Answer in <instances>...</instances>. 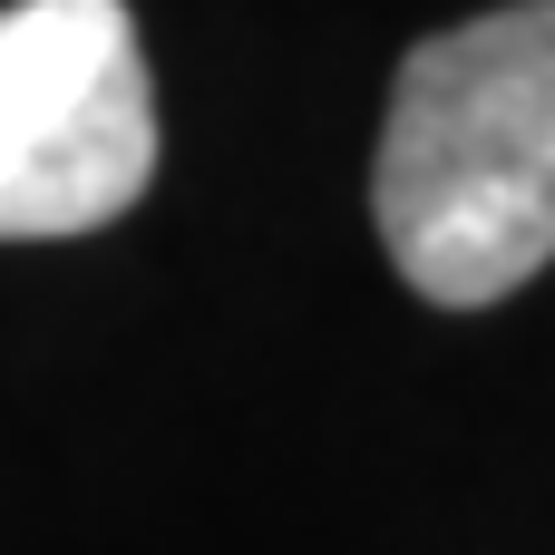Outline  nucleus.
Here are the masks:
<instances>
[{"label": "nucleus", "mask_w": 555, "mask_h": 555, "mask_svg": "<svg viewBox=\"0 0 555 555\" xmlns=\"http://www.w3.org/2000/svg\"><path fill=\"white\" fill-rule=\"evenodd\" d=\"M156 185V78L127 0L0 10V244L117 224Z\"/></svg>", "instance_id": "2"}, {"label": "nucleus", "mask_w": 555, "mask_h": 555, "mask_svg": "<svg viewBox=\"0 0 555 555\" xmlns=\"http://www.w3.org/2000/svg\"><path fill=\"white\" fill-rule=\"evenodd\" d=\"M371 224L439 312H488L555 263V0L478 10L400 59Z\"/></svg>", "instance_id": "1"}]
</instances>
